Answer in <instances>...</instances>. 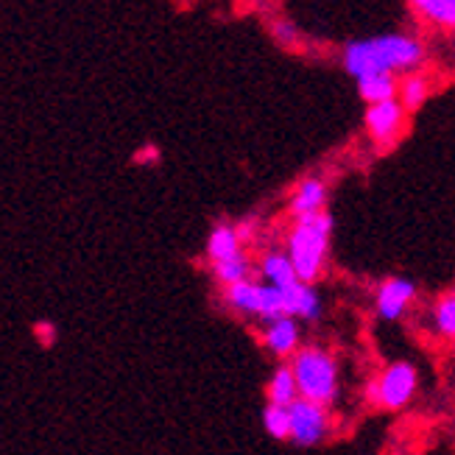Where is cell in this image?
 I'll use <instances>...</instances> for the list:
<instances>
[{
  "label": "cell",
  "instance_id": "7c38bea8",
  "mask_svg": "<svg viewBox=\"0 0 455 455\" xmlns=\"http://www.w3.org/2000/svg\"><path fill=\"white\" fill-rule=\"evenodd\" d=\"M204 254H207L210 266L235 260L237 254H243V241H241V235H237L235 221L212 224V229L207 235V243H204Z\"/></svg>",
  "mask_w": 455,
  "mask_h": 455
},
{
  "label": "cell",
  "instance_id": "ffe728a7",
  "mask_svg": "<svg viewBox=\"0 0 455 455\" xmlns=\"http://www.w3.org/2000/svg\"><path fill=\"white\" fill-rule=\"evenodd\" d=\"M263 427H266V433H268L271 439L291 442V408L266 403V408H263Z\"/></svg>",
  "mask_w": 455,
  "mask_h": 455
},
{
  "label": "cell",
  "instance_id": "7402d4cb",
  "mask_svg": "<svg viewBox=\"0 0 455 455\" xmlns=\"http://www.w3.org/2000/svg\"><path fill=\"white\" fill-rule=\"evenodd\" d=\"M274 36L280 39L283 45H291V43H296V39H299V31H296L291 23H285V20H283V23L274 26Z\"/></svg>",
  "mask_w": 455,
  "mask_h": 455
},
{
  "label": "cell",
  "instance_id": "e0dca14e",
  "mask_svg": "<svg viewBox=\"0 0 455 455\" xmlns=\"http://www.w3.org/2000/svg\"><path fill=\"white\" fill-rule=\"evenodd\" d=\"M408 6L439 28H455V0H408Z\"/></svg>",
  "mask_w": 455,
  "mask_h": 455
},
{
  "label": "cell",
  "instance_id": "3957f363",
  "mask_svg": "<svg viewBox=\"0 0 455 455\" xmlns=\"http://www.w3.org/2000/svg\"><path fill=\"white\" fill-rule=\"evenodd\" d=\"M288 363L293 369L296 386H299V400L332 408L341 397V366L330 349L305 344Z\"/></svg>",
  "mask_w": 455,
  "mask_h": 455
},
{
  "label": "cell",
  "instance_id": "d6986e66",
  "mask_svg": "<svg viewBox=\"0 0 455 455\" xmlns=\"http://www.w3.org/2000/svg\"><path fill=\"white\" fill-rule=\"evenodd\" d=\"M427 95H430V84H427V78L419 76V73H408L403 82H400V95H397V101L405 107V112H417L425 101H427Z\"/></svg>",
  "mask_w": 455,
  "mask_h": 455
},
{
  "label": "cell",
  "instance_id": "277c9868",
  "mask_svg": "<svg viewBox=\"0 0 455 455\" xmlns=\"http://www.w3.org/2000/svg\"><path fill=\"white\" fill-rule=\"evenodd\" d=\"M224 305L237 315H243V319H257L263 324H271L288 315L283 291L263 280H243L237 285L224 288Z\"/></svg>",
  "mask_w": 455,
  "mask_h": 455
},
{
  "label": "cell",
  "instance_id": "8fae6325",
  "mask_svg": "<svg viewBox=\"0 0 455 455\" xmlns=\"http://www.w3.org/2000/svg\"><path fill=\"white\" fill-rule=\"evenodd\" d=\"M283 296H285V313L296 322L315 324L324 315L322 293L310 283H293V285L283 288Z\"/></svg>",
  "mask_w": 455,
  "mask_h": 455
},
{
  "label": "cell",
  "instance_id": "44dd1931",
  "mask_svg": "<svg viewBox=\"0 0 455 455\" xmlns=\"http://www.w3.org/2000/svg\"><path fill=\"white\" fill-rule=\"evenodd\" d=\"M235 227H237V235H241V241H243V246L251 241V237L257 235V229H260V221L254 219V215H246V219H241V221H235Z\"/></svg>",
  "mask_w": 455,
  "mask_h": 455
},
{
  "label": "cell",
  "instance_id": "4fadbf2b",
  "mask_svg": "<svg viewBox=\"0 0 455 455\" xmlns=\"http://www.w3.org/2000/svg\"><path fill=\"white\" fill-rule=\"evenodd\" d=\"M257 271H260L263 283L280 288V291L293 285V283H299V276H296V268H293L285 249H268L260 257V263H257Z\"/></svg>",
  "mask_w": 455,
  "mask_h": 455
},
{
  "label": "cell",
  "instance_id": "5b68a950",
  "mask_svg": "<svg viewBox=\"0 0 455 455\" xmlns=\"http://www.w3.org/2000/svg\"><path fill=\"white\" fill-rule=\"evenodd\" d=\"M417 391H419L417 363L400 358V361H391L383 366V371L371 380L366 394L378 408H383L388 413H400L413 403Z\"/></svg>",
  "mask_w": 455,
  "mask_h": 455
},
{
  "label": "cell",
  "instance_id": "ba28073f",
  "mask_svg": "<svg viewBox=\"0 0 455 455\" xmlns=\"http://www.w3.org/2000/svg\"><path fill=\"white\" fill-rule=\"evenodd\" d=\"M405 107L394 98V101H386V104H374V107H366V115H363V124H366V132L371 137L374 146L380 148H391L394 143L400 140V134L405 129Z\"/></svg>",
  "mask_w": 455,
  "mask_h": 455
},
{
  "label": "cell",
  "instance_id": "7a4b0ae2",
  "mask_svg": "<svg viewBox=\"0 0 455 455\" xmlns=\"http://www.w3.org/2000/svg\"><path fill=\"white\" fill-rule=\"evenodd\" d=\"M332 215L324 210L319 215H307V219H296L288 227L285 235V251L296 268L299 283L315 285V280L327 268L330 243H332Z\"/></svg>",
  "mask_w": 455,
  "mask_h": 455
},
{
  "label": "cell",
  "instance_id": "5bb4252c",
  "mask_svg": "<svg viewBox=\"0 0 455 455\" xmlns=\"http://www.w3.org/2000/svg\"><path fill=\"white\" fill-rule=\"evenodd\" d=\"M296 400H299V386H296L291 363H276L266 383V403L291 408Z\"/></svg>",
  "mask_w": 455,
  "mask_h": 455
},
{
  "label": "cell",
  "instance_id": "30bf717a",
  "mask_svg": "<svg viewBox=\"0 0 455 455\" xmlns=\"http://www.w3.org/2000/svg\"><path fill=\"white\" fill-rule=\"evenodd\" d=\"M330 199V188L322 176H307L299 185L293 188L291 199H288V215L291 221L296 219H307V215H319L327 210Z\"/></svg>",
  "mask_w": 455,
  "mask_h": 455
},
{
  "label": "cell",
  "instance_id": "9c48e42d",
  "mask_svg": "<svg viewBox=\"0 0 455 455\" xmlns=\"http://www.w3.org/2000/svg\"><path fill=\"white\" fill-rule=\"evenodd\" d=\"M260 341L276 361L288 363L293 355L305 347L302 344V324L296 319H291V315H283V319H276L271 324H263Z\"/></svg>",
  "mask_w": 455,
  "mask_h": 455
},
{
  "label": "cell",
  "instance_id": "52a82bcc",
  "mask_svg": "<svg viewBox=\"0 0 455 455\" xmlns=\"http://www.w3.org/2000/svg\"><path fill=\"white\" fill-rule=\"evenodd\" d=\"M419 288L408 276H386V280L374 291V313L386 324H397L405 319L411 305L417 302Z\"/></svg>",
  "mask_w": 455,
  "mask_h": 455
},
{
  "label": "cell",
  "instance_id": "8992f818",
  "mask_svg": "<svg viewBox=\"0 0 455 455\" xmlns=\"http://www.w3.org/2000/svg\"><path fill=\"white\" fill-rule=\"evenodd\" d=\"M330 436H332L330 408L307 400H296L291 405V442L296 447H319Z\"/></svg>",
  "mask_w": 455,
  "mask_h": 455
},
{
  "label": "cell",
  "instance_id": "2e32d148",
  "mask_svg": "<svg viewBox=\"0 0 455 455\" xmlns=\"http://www.w3.org/2000/svg\"><path fill=\"white\" fill-rule=\"evenodd\" d=\"M430 327L444 341H455V285L444 291L430 310Z\"/></svg>",
  "mask_w": 455,
  "mask_h": 455
},
{
  "label": "cell",
  "instance_id": "6da1fadb",
  "mask_svg": "<svg viewBox=\"0 0 455 455\" xmlns=\"http://www.w3.org/2000/svg\"><path fill=\"white\" fill-rule=\"evenodd\" d=\"M425 62V45L422 39L411 34H378L366 39H352L341 51L344 70L358 82L363 76L374 73H403L417 70Z\"/></svg>",
  "mask_w": 455,
  "mask_h": 455
},
{
  "label": "cell",
  "instance_id": "ac0fdd59",
  "mask_svg": "<svg viewBox=\"0 0 455 455\" xmlns=\"http://www.w3.org/2000/svg\"><path fill=\"white\" fill-rule=\"evenodd\" d=\"M212 268V280L219 283L221 288H229V285H237V283H243V280H251V260L243 254H237L235 260H227V263H215L210 266Z\"/></svg>",
  "mask_w": 455,
  "mask_h": 455
},
{
  "label": "cell",
  "instance_id": "9a60e30c",
  "mask_svg": "<svg viewBox=\"0 0 455 455\" xmlns=\"http://www.w3.org/2000/svg\"><path fill=\"white\" fill-rule=\"evenodd\" d=\"M358 95L366 101V107L386 104V101H394V98L400 95V82L394 73L363 76V78H358Z\"/></svg>",
  "mask_w": 455,
  "mask_h": 455
}]
</instances>
